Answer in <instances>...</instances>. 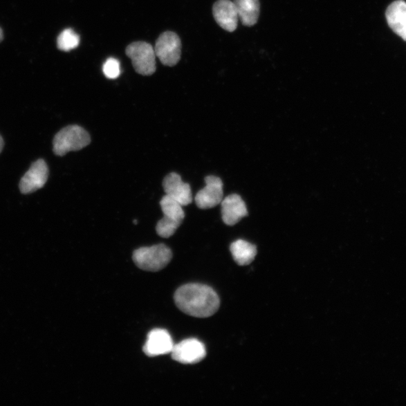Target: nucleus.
Returning <instances> with one entry per match:
<instances>
[{"mask_svg":"<svg viewBox=\"0 0 406 406\" xmlns=\"http://www.w3.org/2000/svg\"><path fill=\"white\" fill-rule=\"evenodd\" d=\"M171 354L172 359L181 364L195 365L205 358L206 350L201 341L189 339L175 344Z\"/></svg>","mask_w":406,"mask_h":406,"instance_id":"nucleus-7","label":"nucleus"},{"mask_svg":"<svg viewBox=\"0 0 406 406\" xmlns=\"http://www.w3.org/2000/svg\"><path fill=\"white\" fill-rule=\"evenodd\" d=\"M233 259L239 266H247L253 262L257 255V248L248 241L239 239L230 246Z\"/></svg>","mask_w":406,"mask_h":406,"instance_id":"nucleus-16","label":"nucleus"},{"mask_svg":"<svg viewBox=\"0 0 406 406\" xmlns=\"http://www.w3.org/2000/svg\"><path fill=\"white\" fill-rule=\"evenodd\" d=\"M154 51L163 65L176 66L181 55V41L179 37L171 31L162 33L156 41Z\"/></svg>","mask_w":406,"mask_h":406,"instance_id":"nucleus-6","label":"nucleus"},{"mask_svg":"<svg viewBox=\"0 0 406 406\" xmlns=\"http://www.w3.org/2000/svg\"><path fill=\"white\" fill-rule=\"evenodd\" d=\"M91 143L89 133L80 126H68L55 137L54 152L64 156L70 151H80Z\"/></svg>","mask_w":406,"mask_h":406,"instance_id":"nucleus-3","label":"nucleus"},{"mask_svg":"<svg viewBox=\"0 0 406 406\" xmlns=\"http://www.w3.org/2000/svg\"><path fill=\"white\" fill-rule=\"evenodd\" d=\"M126 55L132 60L137 73L151 75L156 71V55L148 42L136 41L126 48Z\"/></svg>","mask_w":406,"mask_h":406,"instance_id":"nucleus-5","label":"nucleus"},{"mask_svg":"<svg viewBox=\"0 0 406 406\" xmlns=\"http://www.w3.org/2000/svg\"><path fill=\"white\" fill-rule=\"evenodd\" d=\"M214 18L220 27L228 32L237 28L239 16L234 3L230 0H219L213 6Z\"/></svg>","mask_w":406,"mask_h":406,"instance_id":"nucleus-12","label":"nucleus"},{"mask_svg":"<svg viewBox=\"0 0 406 406\" xmlns=\"http://www.w3.org/2000/svg\"><path fill=\"white\" fill-rule=\"evenodd\" d=\"M386 19L389 27L396 35L406 41V3L398 0L389 6Z\"/></svg>","mask_w":406,"mask_h":406,"instance_id":"nucleus-14","label":"nucleus"},{"mask_svg":"<svg viewBox=\"0 0 406 406\" xmlns=\"http://www.w3.org/2000/svg\"><path fill=\"white\" fill-rule=\"evenodd\" d=\"M160 206L164 215L158 223L156 230L160 237L169 238L174 235L185 217L183 206L167 195L162 198Z\"/></svg>","mask_w":406,"mask_h":406,"instance_id":"nucleus-4","label":"nucleus"},{"mask_svg":"<svg viewBox=\"0 0 406 406\" xmlns=\"http://www.w3.org/2000/svg\"><path fill=\"white\" fill-rule=\"evenodd\" d=\"M221 203L222 219L228 226L235 225L248 215L246 205L238 194L224 198Z\"/></svg>","mask_w":406,"mask_h":406,"instance_id":"nucleus-13","label":"nucleus"},{"mask_svg":"<svg viewBox=\"0 0 406 406\" xmlns=\"http://www.w3.org/2000/svg\"><path fill=\"white\" fill-rule=\"evenodd\" d=\"M48 178V168L44 160L32 164L27 174L21 178L20 190L22 194H31L45 186Z\"/></svg>","mask_w":406,"mask_h":406,"instance_id":"nucleus-9","label":"nucleus"},{"mask_svg":"<svg viewBox=\"0 0 406 406\" xmlns=\"http://www.w3.org/2000/svg\"><path fill=\"white\" fill-rule=\"evenodd\" d=\"M102 71L109 80H116L120 75V65L116 58H109L102 66Z\"/></svg>","mask_w":406,"mask_h":406,"instance_id":"nucleus-18","label":"nucleus"},{"mask_svg":"<svg viewBox=\"0 0 406 406\" xmlns=\"http://www.w3.org/2000/svg\"><path fill=\"white\" fill-rule=\"evenodd\" d=\"M174 342L169 332L163 329L151 331L143 347V351L148 357H157L171 353Z\"/></svg>","mask_w":406,"mask_h":406,"instance_id":"nucleus-10","label":"nucleus"},{"mask_svg":"<svg viewBox=\"0 0 406 406\" xmlns=\"http://www.w3.org/2000/svg\"><path fill=\"white\" fill-rule=\"evenodd\" d=\"M239 19L247 27L257 24L260 15L259 0H234Z\"/></svg>","mask_w":406,"mask_h":406,"instance_id":"nucleus-15","label":"nucleus"},{"mask_svg":"<svg viewBox=\"0 0 406 406\" xmlns=\"http://www.w3.org/2000/svg\"><path fill=\"white\" fill-rule=\"evenodd\" d=\"M174 299L181 312L195 317H211L220 307L217 293L212 288L201 284L183 285L176 290Z\"/></svg>","mask_w":406,"mask_h":406,"instance_id":"nucleus-1","label":"nucleus"},{"mask_svg":"<svg viewBox=\"0 0 406 406\" xmlns=\"http://www.w3.org/2000/svg\"><path fill=\"white\" fill-rule=\"evenodd\" d=\"M172 257V250L163 244L140 248L136 250L133 255L136 265L149 272L162 270L169 264Z\"/></svg>","mask_w":406,"mask_h":406,"instance_id":"nucleus-2","label":"nucleus"},{"mask_svg":"<svg viewBox=\"0 0 406 406\" xmlns=\"http://www.w3.org/2000/svg\"><path fill=\"white\" fill-rule=\"evenodd\" d=\"M4 146L3 140L1 136H0V153H1Z\"/></svg>","mask_w":406,"mask_h":406,"instance_id":"nucleus-19","label":"nucleus"},{"mask_svg":"<svg viewBox=\"0 0 406 406\" xmlns=\"http://www.w3.org/2000/svg\"><path fill=\"white\" fill-rule=\"evenodd\" d=\"M205 186L195 196L199 208L212 209L223 201V183L220 178L214 176L205 178Z\"/></svg>","mask_w":406,"mask_h":406,"instance_id":"nucleus-8","label":"nucleus"},{"mask_svg":"<svg viewBox=\"0 0 406 406\" xmlns=\"http://www.w3.org/2000/svg\"><path fill=\"white\" fill-rule=\"evenodd\" d=\"M163 186L166 195L183 206L191 204L193 201L192 188L184 183L181 176L172 172L163 180Z\"/></svg>","mask_w":406,"mask_h":406,"instance_id":"nucleus-11","label":"nucleus"},{"mask_svg":"<svg viewBox=\"0 0 406 406\" xmlns=\"http://www.w3.org/2000/svg\"><path fill=\"white\" fill-rule=\"evenodd\" d=\"M57 48L63 51H71L80 46V37L72 29H66L57 38Z\"/></svg>","mask_w":406,"mask_h":406,"instance_id":"nucleus-17","label":"nucleus"},{"mask_svg":"<svg viewBox=\"0 0 406 406\" xmlns=\"http://www.w3.org/2000/svg\"><path fill=\"white\" fill-rule=\"evenodd\" d=\"M3 39V32L1 28H0V42H1Z\"/></svg>","mask_w":406,"mask_h":406,"instance_id":"nucleus-20","label":"nucleus"}]
</instances>
